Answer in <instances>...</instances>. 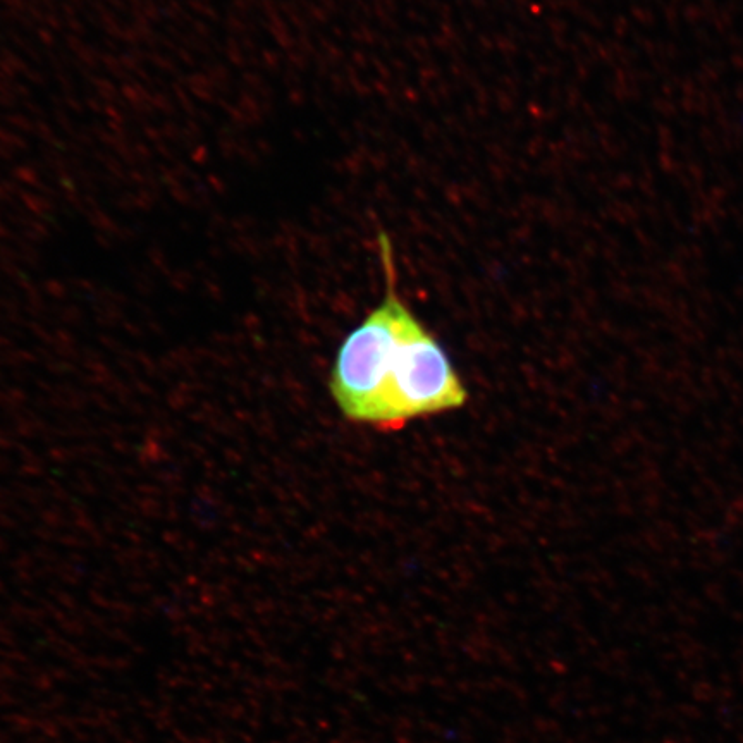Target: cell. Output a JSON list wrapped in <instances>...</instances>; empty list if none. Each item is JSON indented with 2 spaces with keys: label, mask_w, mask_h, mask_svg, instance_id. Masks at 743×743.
Here are the masks:
<instances>
[{
  "label": "cell",
  "mask_w": 743,
  "mask_h": 743,
  "mask_svg": "<svg viewBox=\"0 0 743 743\" xmlns=\"http://www.w3.org/2000/svg\"><path fill=\"white\" fill-rule=\"evenodd\" d=\"M379 255L386 295L339 346L329 391L344 418L396 430L401 396L417 372L429 331L396 291L393 245L384 233Z\"/></svg>",
  "instance_id": "1"
}]
</instances>
